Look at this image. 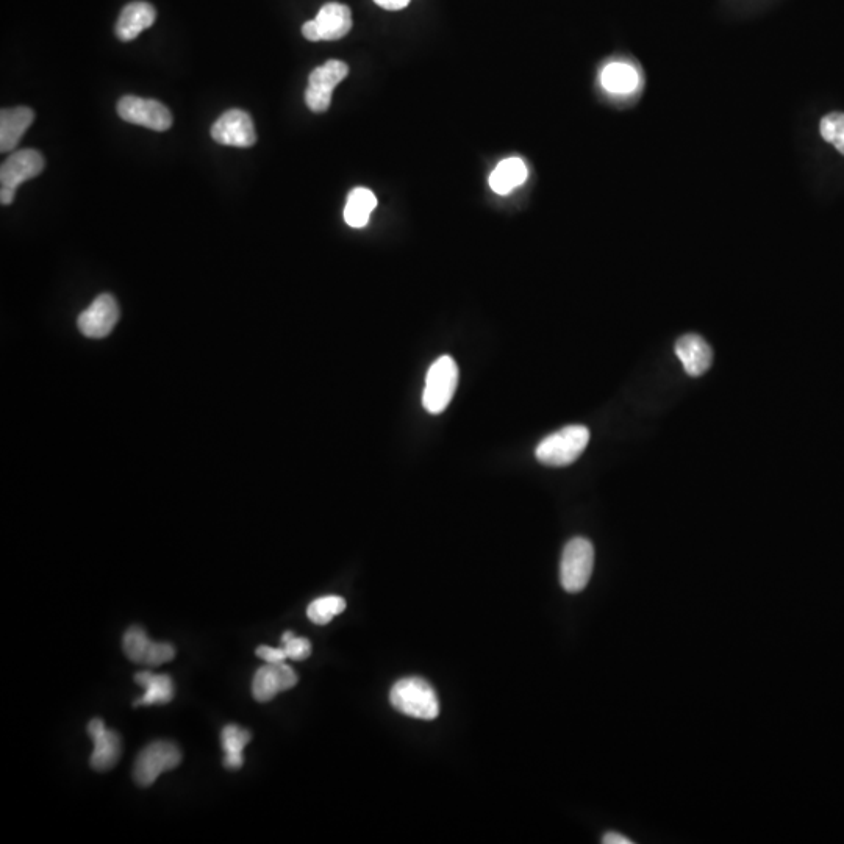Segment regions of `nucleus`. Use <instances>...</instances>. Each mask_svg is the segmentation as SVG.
Here are the masks:
<instances>
[{
	"label": "nucleus",
	"mask_w": 844,
	"mask_h": 844,
	"mask_svg": "<svg viewBox=\"0 0 844 844\" xmlns=\"http://www.w3.org/2000/svg\"><path fill=\"white\" fill-rule=\"evenodd\" d=\"M182 763V751L171 741H154L136 757L133 777L140 787H151L165 771L177 768Z\"/></svg>",
	"instance_id": "obj_6"
},
{
	"label": "nucleus",
	"mask_w": 844,
	"mask_h": 844,
	"mask_svg": "<svg viewBox=\"0 0 844 844\" xmlns=\"http://www.w3.org/2000/svg\"><path fill=\"white\" fill-rule=\"evenodd\" d=\"M346 610V601L341 596H324L315 599L308 605L307 615L312 623L318 626H326L335 616L341 615Z\"/></svg>",
	"instance_id": "obj_23"
},
{
	"label": "nucleus",
	"mask_w": 844,
	"mask_h": 844,
	"mask_svg": "<svg viewBox=\"0 0 844 844\" xmlns=\"http://www.w3.org/2000/svg\"><path fill=\"white\" fill-rule=\"evenodd\" d=\"M88 734L94 743L90 765L96 771H110L115 768L121 757V737L115 730H108L104 721L99 718L91 719L88 724Z\"/></svg>",
	"instance_id": "obj_13"
},
{
	"label": "nucleus",
	"mask_w": 844,
	"mask_h": 844,
	"mask_svg": "<svg viewBox=\"0 0 844 844\" xmlns=\"http://www.w3.org/2000/svg\"><path fill=\"white\" fill-rule=\"evenodd\" d=\"M390 702L397 712L410 718L433 721L440 715V701L432 685L419 677H407L391 688Z\"/></svg>",
	"instance_id": "obj_1"
},
{
	"label": "nucleus",
	"mask_w": 844,
	"mask_h": 844,
	"mask_svg": "<svg viewBox=\"0 0 844 844\" xmlns=\"http://www.w3.org/2000/svg\"><path fill=\"white\" fill-rule=\"evenodd\" d=\"M211 138L222 146L252 147L257 143L254 121L244 110L226 111L211 127Z\"/></svg>",
	"instance_id": "obj_10"
},
{
	"label": "nucleus",
	"mask_w": 844,
	"mask_h": 844,
	"mask_svg": "<svg viewBox=\"0 0 844 844\" xmlns=\"http://www.w3.org/2000/svg\"><path fill=\"white\" fill-rule=\"evenodd\" d=\"M255 655L265 660L266 663H280L288 659L285 649L269 648V646H260V648L255 649Z\"/></svg>",
	"instance_id": "obj_26"
},
{
	"label": "nucleus",
	"mask_w": 844,
	"mask_h": 844,
	"mask_svg": "<svg viewBox=\"0 0 844 844\" xmlns=\"http://www.w3.org/2000/svg\"><path fill=\"white\" fill-rule=\"evenodd\" d=\"M527 179V168L521 158H507L501 161L493 174L490 177L491 190L494 193L505 194L512 193L516 186L523 185Z\"/></svg>",
	"instance_id": "obj_19"
},
{
	"label": "nucleus",
	"mask_w": 844,
	"mask_h": 844,
	"mask_svg": "<svg viewBox=\"0 0 844 844\" xmlns=\"http://www.w3.org/2000/svg\"><path fill=\"white\" fill-rule=\"evenodd\" d=\"M33 121L35 113L29 107L4 108L0 111V151L4 154L13 151Z\"/></svg>",
	"instance_id": "obj_15"
},
{
	"label": "nucleus",
	"mask_w": 844,
	"mask_h": 844,
	"mask_svg": "<svg viewBox=\"0 0 844 844\" xmlns=\"http://www.w3.org/2000/svg\"><path fill=\"white\" fill-rule=\"evenodd\" d=\"M44 161L41 152L35 149H22V151L11 154L2 163L0 168V202L2 205H10L15 201L16 190L22 183L33 177L40 176L44 171Z\"/></svg>",
	"instance_id": "obj_5"
},
{
	"label": "nucleus",
	"mask_w": 844,
	"mask_h": 844,
	"mask_svg": "<svg viewBox=\"0 0 844 844\" xmlns=\"http://www.w3.org/2000/svg\"><path fill=\"white\" fill-rule=\"evenodd\" d=\"M119 316L121 312H119L115 297L111 294H101L94 299L93 304L86 308L85 312L80 313L77 324L86 338L99 340L110 335L111 330L118 324Z\"/></svg>",
	"instance_id": "obj_11"
},
{
	"label": "nucleus",
	"mask_w": 844,
	"mask_h": 844,
	"mask_svg": "<svg viewBox=\"0 0 844 844\" xmlns=\"http://www.w3.org/2000/svg\"><path fill=\"white\" fill-rule=\"evenodd\" d=\"M118 115L126 122L143 126L155 132L171 129L172 115L169 108L154 99L124 96L118 102Z\"/></svg>",
	"instance_id": "obj_8"
},
{
	"label": "nucleus",
	"mask_w": 844,
	"mask_h": 844,
	"mask_svg": "<svg viewBox=\"0 0 844 844\" xmlns=\"http://www.w3.org/2000/svg\"><path fill=\"white\" fill-rule=\"evenodd\" d=\"M135 682L141 687L146 688V693L140 699L133 702L135 707L138 705H165L174 699L176 694V687L172 682L171 677L166 674H152L149 671L135 674Z\"/></svg>",
	"instance_id": "obj_18"
},
{
	"label": "nucleus",
	"mask_w": 844,
	"mask_h": 844,
	"mask_svg": "<svg viewBox=\"0 0 844 844\" xmlns=\"http://www.w3.org/2000/svg\"><path fill=\"white\" fill-rule=\"evenodd\" d=\"M251 738V732L247 729H241L237 724H229L222 729L221 744L222 749L226 752L224 766L227 769L235 771V769H240L243 766V751Z\"/></svg>",
	"instance_id": "obj_21"
},
{
	"label": "nucleus",
	"mask_w": 844,
	"mask_h": 844,
	"mask_svg": "<svg viewBox=\"0 0 844 844\" xmlns=\"http://www.w3.org/2000/svg\"><path fill=\"white\" fill-rule=\"evenodd\" d=\"M676 354L684 365L688 376L701 377L713 363V351L709 343L696 333H688L676 343Z\"/></svg>",
	"instance_id": "obj_14"
},
{
	"label": "nucleus",
	"mask_w": 844,
	"mask_h": 844,
	"mask_svg": "<svg viewBox=\"0 0 844 844\" xmlns=\"http://www.w3.org/2000/svg\"><path fill=\"white\" fill-rule=\"evenodd\" d=\"M602 86L610 93H632L638 86V74L632 66L612 63L602 71Z\"/></svg>",
	"instance_id": "obj_22"
},
{
	"label": "nucleus",
	"mask_w": 844,
	"mask_h": 844,
	"mask_svg": "<svg viewBox=\"0 0 844 844\" xmlns=\"http://www.w3.org/2000/svg\"><path fill=\"white\" fill-rule=\"evenodd\" d=\"M315 21L318 22L322 41H338L352 29L351 10L347 5L330 2L319 10Z\"/></svg>",
	"instance_id": "obj_17"
},
{
	"label": "nucleus",
	"mask_w": 844,
	"mask_h": 844,
	"mask_svg": "<svg viewBox=\"0 0 844 844\" xmlns=\"http://www.w3.org/2000/svg\"><path fill=\"white\" fill-rule=\"evenodd\" d=\"M299 682L296 671L285 662L266 663L255 673L252 680V696L255 701L269 702L277 694L291 690Z\"/></svg>",
	"instance_id": "obj_12"
},
{
	"label": "nucleus",
	"mask_w": 844,
	"mask_h": 844,
	"mask_svg": "<svg viewBox=\"0 0 844 844\" xmlns=\"http://www.w3.org/2000/svg\"><path fill=\"white\" fill-rule=\"evenodd\" d=\"M594 548L587 538L568 541L560 563V582L568 593H580L587 588L593 574Z\"/></svg>",
	"instance_id": "obj_4"
},
{
	"label": "nucleus",
	"mask_w": 844,
	"mask_h": 844,
	"mask_svg": "<svg viewBox=\"0 0 844 844\" xmlns=\"http://www.w3.org/2000/svg\"><path fill=\"white\" fill-rule=\"evenodd\" d=\"M280 643L287 652L288 659L294 660V662H302L312 655V643L307 638L296 637L290 630L283 633Z\"/></svg>",
	"instance_id": "obj_25"
},
{
	"label": "nucleus",
	"mask_w": 844,
	"mask_h": 844,
	"mask_svg": "<svg viewBox=\"0 0 844 844\" xmlns=\"http://www.w3.org/2000/svg\"><path fill=\"white\" fill-rule=\"evenodd\" d=\"M379 7H382L383 10H402V8L407 7L410 4V0H374Z\"/></svg>",
	"instance_id": "obj_28"
},
{
	"label": "nucleus",
	"mask_w": 844,
	"mask_h": 844,
	"mask_svg": "<svg viewBox=\"0 0 844 844\" xmlns=\"http://www.w3.org/2000/svg\"><path fill=\"white\" fill-rule=\"evenodd\" d=\"M122 648L127 659L136 665L160 666L176 657V648L172 644L155 643L138 626H132L124 633Z\"/></svg>",
	"instance_id": "obj_9"
},
{
	"label": "nucleus",
	"mask_w": 844,
	"mask_h": 844,
	"mask_svg": "<svg viewBox=\"0 0 844 844\" xmlns=\"http://www.w3.org/2000/svg\"><path fill=\"white\" fill-rule=\"evenodd\" d=\"M377 199L372 191L366 188H355L347 196L346 207H344V221L347 226L354 229H362L368 224L369 216L376 210Z\"/></svg>",
	"instance_id": "obj_20"
},
{
	"label": "nucleus",
	"mask_w": 844,
	"mask_h": 844,
	"mask_svg": "<svg viewBox=\"0 0 844 844\" xmlns=\"http://www.w3.org/2000/svg\"><path fill=\"white\" fill-rule=\"evenodd\" d=\"M602 843L604 844H632V841L629 838L624 837V835L616 834V832H608L604 838H602Z\"/></svg>",
	"instance_id": "obj_29"
},
{
	"label": "nucleus",
	"mask_w": 844,
	"mask_h": 844,
	"mask_svg": "<svg viewBox=\"0 0 844 844\" xmlns=\"http://www.w3.org/2000/svg\"><path fill=\"white\" fill-rule=\"evenodd\" d=\"M302 35H304V38H307L308 41H312V43L322 41L318 22H316L315 19H313V21L305 22L304 26H302Z\"/></svg>",
	"instance_id": "obj_27"
},
{
	"label": "nucleus",
	"mask_w": 844,
	"mask_h": 844,
	"mask_svg": "<svg viewBox=\"0 0 844 844\" xmlns=\"http://www.w3.org/2000/svg\"><path fill=\"white\" fill-rule=\"evenodd\" d=\"M458 385V366L454 358L443 355L427 372L422 405L430 415H440L451 404Z\"/></svg>",
	"instance_id": "obj_3"
},
{
	"label": "nucleus",
	"mask_w": 844,
	"mask_h": 844,
	"mask_svg": "<svg viewBox=\"0 0 844 844\" xmlns=\"http://www.w3.org/2000/svg\"><path fill=\"white\" fill-rule=\"evenodd\" d=\"M590 443V430L585 426H568L552 433L538 444V462L541 465L563 468L573 465L577 458L585 452Z\"/></svg>",
	"instance_id": "obj_2"
},
{
	"label": "nucleus",
	"mask_w": 844,
	"mask_h": 844,
	"mask_svg": "<svg viewBox=\"0 0 844 844\" xmlns=\"http://www.w3.org/2000/svg\"><path fill=\"white\" fill-rule=\"evenodd\" d=\"M349 66L340 60H329L310 74L305 91V104L313 113H324L332 104V93L346 77Z\"/></svg>",
	"instance_id": "obj_7"
},
{
	"label": "nucleus",
	"mask_w": 844,
	"mask_h": 844,
	"mask_svg": "<svg viewBox=\"0 0 844 844\" xmlns=\"http://www.w3.org/2000/svg\"><path fill=\"white\" fill-rule=\"evenodd\" d=\"M821 136L844 155V113H830L821 119Z\"/></svg>",
	"instance_id": "obj_24"
},
{
	"label": "nucleus",
	"mask_w": 844,
	"mask_h": 844,
	"mask_svg": "<svg viewBox=\"0 0 844 844\" xmlns=\"http://www.w3.org/2000/svg\"><path fill=\"white\" fill-rule=\"evenodd\" d=\"M155 19L157 11L151 4L132 2L126 5L116 22V36L124 43L135 40L141 32L154 26Z\"/></svg>",
	"instance_id": "obj_16"
}]
</instances>
